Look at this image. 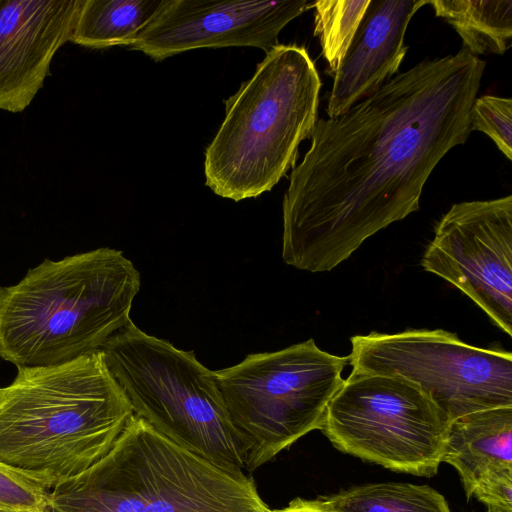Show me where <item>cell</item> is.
Here are the masks:
<instances>
[{
  "mask_svg": "<svg viewBox=\"0 0 512 512\" xmlns=\"http://www.w3.org/2000/svg\"><path fill=\"white\" fill-rule=\"evenodd\" d=\"M485 67L464 48L427 58L346 112L317 119L283 198V261L330 271L417 211L434 168L472 132Z\"/></svg>",
  "mask_w": 512,
  "mask_h": 512,
  "instance_id": "cell-1",
  "label": "cell"
},
{
  "mask_svg": "<svg viewBox=\"0 0 512 512\" xmlns=\"http://www.w3.org/2000/svg\"><path fill=\"white\" fill-rule=\"evenodd\" d=\"M0 402V461L48 489L100 461L134 416L101 350L21 367Z\"/></svg>",
  "mask_w": 512,
  "mask_h": 512,
  "instance_id": "cell-2",
  "label": "cell"
},
{
  "mask_svg": "<svg viewBox=\"0 0 512 512\" xmlns=\"http://www.w3.org/2000/svg\"><path fill=\"white\" fill-rule=\"evenodd\" d=\"M140 273L122 251L98 248L44 260L0 287V357L47 367L100 350L131 319Z\"/></svg>",
  "mask_w": 512,
  "mask_h": 512,
  "instance_id": "cell-3",
  "label": "cell"
},
{
  "mask_svg": "<svg viewBox=\"0 0 512 512\" xmlns=\"http://www.w3.org/2000/svg\"><path fill=\"white\" fill-rule=\"evenodd\" d=\"M322 82L307 50L277 44L225 101V118L206 148L205 184L241 201L270 191L293 168L317 122Z\"/></svg>",
  "mask_w": 512,
  "mask_h": 512,
  "instance_id": "cell-4",
  "label": "cell"
},
{
  "mask_svg": "<svg viewBox=\"0 0 512 512\" xmlns=\"http://www.w3.org/2000/svg\"><path fill=\"white\" fill-rule=\"evenodd\" d=\"M50 512H270L254 482L131 418L112 449L50 491Z\"/></svg>",
  "mask_w": 512,
  "mask_h": 512,
  "instance_id": "cell-5",
  "label": "cell"
},
{
  "mask_svg": "<svg viewBox=\"0 0 512 512\" xmlns=\"http://www.w3.org/2000/svg\"><path fill=\"white\" fill-rule=\"evenodd\" d=\"M100 350L135 415L178 446L229 473L246 475L216 373L194 351L149 335L132 320Z\"/></svg>",
  "mask_w": 512,
  "mask_h": 512,
  "instance_id": "cell-6",
  "label": "cell"
},
{
  "mask_svg": "<svg viewBox=\"0 0 512 512\" xmlns=\"http://www.w3.org/2000/svg\"><path fill=\"white\" fill-rule=\"evenodd\" d=\"M349 364L321 350L313 339L247 355L215 371L235 429L245 471H253L312 430L320 429L327 406Z\"/></svg>",
  "mask_w": 512,
  "mask_h": 512,
  "instance_id": "cell-7",
  "label": "cell"
},
{
  "mask_svg": "<svg viewBox=\"0 0 512 512\" xmlns=\"http://www.w3.org/2000/svg\"><path fill=\"white\" fill-rule=\"evenodd\" d=\"M449 425L417 385L352 370L330 400L321 430L344 453L430 477L442 462Z\"/></svg>",
  "mask_w": 512,
  "mask_h": 512,
  "instance_id": "cell-8",
  "label": "cell"
},
{
  "mask_svg": "<svg viewBox=\"0 0 512 512\" xmlns=\"http://www.w3.org/2000/svg\"><path fill=\"white\" fill-rule=\"evenodd\" d=\"M352 370L417 385L449 423L512 406V354L469 345L442 329L371 332L351 338Z\"/></svg>",
  "mask_w": 512,
  "mask_h": 512,
  "instance_id": "cell-9",
  "label": "cell"
},
{
  "mask_svg": "<svg viewBox=\"0 0 512 512\" xmlns=\"http://www.w3.org/2000/svg\"><path fill=\"white\" fill-rule=\"evenodd\" d=\"M421 266L457 287L511 336L512 196L452 205Z\"/></svg>",
  "mask_w": 512,
  "mask_h": 512,
  "instance_id": "cell-10",
  "label": "cell"
},
{
  "mask_svg": "<svg viewBox=\"0 0 512 512\" xmlns=\"http://www.w3.org/2000/svg\"><path fill=\"white\" fill-rule=\"evenodd\" d=\"M312 7L308 0H164L129 48L155 61L199 48L267 51L289 22Z\"/></svg>",
  "mask_w": 512,
  "mask_h": 512,
  "instance_id": "cell-11",
  "label": "cell"
},
{
  "mask_svg": "<svg viewBox=\"0 0 512 512\" xmlns=\"http://www.w3.org/2000/svg\"><path fill=\"white\" fill-rule=\"evenodd\" d=\"M81 0H0V110L24 111L70 41Z\"/></svg>",
  "mask_w": 512,
  "mask_h": 512,
  "instance_id": "cell-12",
  "label": "cell"
},
{
  "mask_svg": "<svg viewBox=\"0 0 512 512\" xmlns=\"http://www.w3.org/2000/svg\"><path fill=\"white\" fill-rule=\"evenodd\" d=\"M427 0H370L338 69L326 113L335 117L377 91L399 73L408 47L404 38L414 14Z\"/></svg>",
  "mask_w": 512,
  "mask_h": 512,
  "instance_id": "cell-13",
  "label": "cell"
},
{
  "mask_svg": "<svg viewBox=\"0 0 512 512\" xmlns=\"http://www.w3.org/2000/svg\"><path fill=\"white\" fill-rule=\"evenodd\" d=\"M442 462L458 471L467 498L485 475L512 469V406L482 410L452 421Z\"/></svg>",
  "mask_w": 512,
  "mask_h": 512,
  "instance_id": "cell-14",
  "label": "cell"
},
{
  "mask_svg": "<svg viewBox=\"0 0 512 512\" xmlns=\"http://www.w3.org/2000/svg\"><path fill=\"white\" fill-rule=\"evenodd\" d=\"M164 0H81L70 42L94 49L130 46Z\"/></svg>",
  "mask_w": 512,
  "mask_h": 512,
  "instance_id": "cell-15",
  "label": "cell"
},
{
  "mask_svg": "<svg viewBox=\"0 0 512 512\" xmlns=\"http://www.w3.org/2000/svg\"><path fill=\"white\" fill-rule=\"evenodd\" d=\"M474 56L504 54L512 45V0H427Z\"/></svg>",
  "mask_w": 512,
  "mask_h": 512,
  "instance_id": "cell-16",
  "label": "cell"
},
{
  "mask_svg": "<svg viewBox=\"0 0 512 512\" xmlns=\"http://www.w3.org/2000/svg\"><path fill=\"white\" fill-rule=\"evenodd\" d=\"M317 502L333 512H451L436 490L409 483L366 484Z\"/></svg>",
  "mask_w": 512,
  "mask_h": 512,
  "instance_id": "cell-17",
  "label": "cell"
},
{
  "mask_svg": "<svg viewBox=\"0 0 512 512\" xmlns=\"http://www.w3.org/2000/svg\"><path fill=\"white\" fill-rule=\"evenodd\" d=\"M370 0H320L315 9L314 35L333 75L344 58L367 10Z\"/></svg>",
  "mask_w": 512,
  "mask_h": 512,
  "instance_id": "cell-18",
  "label": "cell"
},
{
  "mask_svg": "<svg viewBox=\"0 0 512 512\" xmlns=\"http://www.w3.org/2000/svg\"><path fill=\"white\" fill-rule=\"evenodd\" d=\"M50 491L0 461V512H50Z\"/></svg>",
  "mask_w": 512,
  "mask_h": 512,
  "instance_id": "cell-19",
  "label": "cell"
},
{
  "mask_svg": "<svg viewBox=\"0 0 512 512\" xmlns=\"http://www.w3.org/2000/svg\"><path fill=\"white\" fill-rule=\"evenodd\" d=\"M471 131L489 136L508 160H512V99L493 95L476 97L470 114Z\"/></svg>",
  "mask_w": 512,
  "mask_h": 512,
  "instance_id": "cell-20",
  "label": "cell"
},
{
  "mask_svg": "<svg viewBox=\"0 0 512 512\" xmlns=\"http://www.w3.org/2000/svg\"><path fill=\"white\" fill-rule=\"evenodd\" d=\"M471 496L487 505L489 512H512V469L485 475L478 481Z\"/></svg>",
  "mask_w": 512,
  "mask_h": 512,
  "instance_id": "cell-21",
  "label": "cell"
},
{
  "mask_svg": "<svg viewBox=\"0 0 512 512\" xmlns=\"http://www.w3.org/2000/svg\"><path fill=\"white\" fill-rule=\"evenodd\" d=\"M270 512H333L322 507L317 500H305L296 498L292 500L286 507L271 510Z\"/></svg>",
  "mask_w": 512,
  "mask_h": 512,
  "instance_id": "cell-22",
  "label": "cell"
},
{
  "mask_svg": "<svg viewBox=\"0 0 512 512\" xmlns=\"http://www.w3.org/2000/svg\"><path fill=\"white\" fill-rule=\"evenodd\" d=\"M6 388H0V402L3 400L5 396Z\"/></svg>",
  "mask_w": 512,
  "mask_h": 512,
  "instance_id": "cell-23",
  "label": "cell"
}]
</instances>
